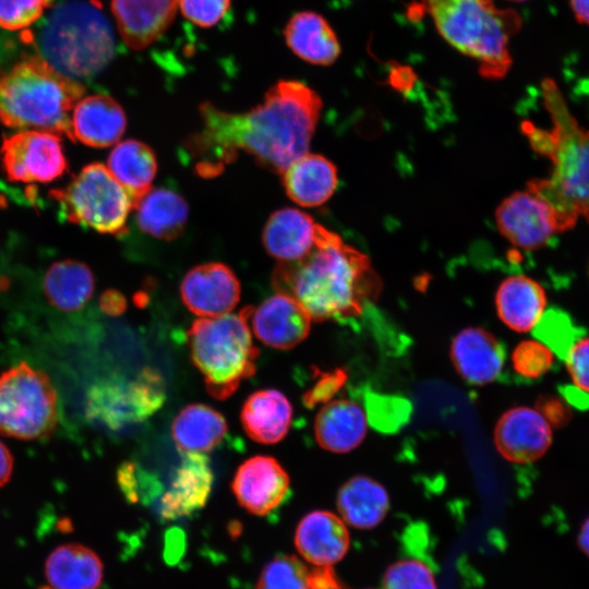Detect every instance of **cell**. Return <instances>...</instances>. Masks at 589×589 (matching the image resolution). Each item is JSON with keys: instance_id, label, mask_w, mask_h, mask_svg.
Returning <instances> with one entry per match:
<instances>
[{"instance_id": "cell-24", "label": "cell", "mask_w": 589, "mask_h": 589, "mask_svg": "<svg viewBox=\"0 0 589 589\" xmlns=\"http://www.w3.org/2000/svg\"><path fill=\"white\" fill-rule=\"evenodd\" d=\"M366 429L365 412L349 399L329 400L314 421L316 442L322 448L336 454L348 453L359 446Z\"/></svg>"}, {"instance_id": "cell-1", "label": "cell", "mask_w": 589, "mask_h": 589, "mask_svg": "<svg viewBox=\"0 0 589 589\" xmlns=\"http://www.w3.org/2000/svg\"><path fill=\"white\" fill-rule=\"evenodd\" d=\"M322 107L318 94L304 83L280 80L261 104L245 112L202 104L201 130L184 145L197 173L204 177L220 173L240 151L281 175L308 154Z\"/></svg>"}, {"instance_id": "cell-50", "label": "cell", "mask_w": 589, "mask_h": 589, "mask_svg": "<svg viewBox=\"0 0 589 589\" xmlns=\"http://www.w3.org/2000/svg\"><path fill=\"white\" fill-rule=\"evenodd\" d=\"M369 589H371V588H369Z\"/></svg>"}, {"instance_id": "cell-8", "label": "cell", "mask_w": 589, "mask_h": 589, "mask_svg": "<svg viewBox=\"0 0 589 589\" xmlns=\"http://www.w3.org/2000/svg\"><path fill=\"white\" fill-rule=\"evenodd\" d=\"M59 421L49 376L22 361L0 375V433L17 440L49 437Z\"/></svg>"}, {"instance_id": "cell-36", "label": "cell", "mask_w": 589, "mask_h": 589, "mask_svg": "<svg viewBox=\"0 0 589 589\" xmlns=\"http://www.w3.org/2000/svg\"><path fill=\"white\" fill-rule=\"evenodd\" d=\"M383 589H437L434 573L420 558H401L384 573Z\"/></svg>"}, {"instance_id": "cell-5", "label": "cell", "mask_w": 589, "mask_h": 589, "mask_svg": "<svg viewBox=\"0 0 589 589\" xmlns=\"http://www.w3.org/2000/svg\"><path fill=\"white\" fill-rule=\"evenodd\" d=\"M39 48L41 58L74 80L94 75L109 63L115 38L97 3L75 0L51 11L39 34Z\"/></svg>"}, {"instance_id": "cell-49", "label": "cell", "mask_w": 589, "mask_h": 589, "mask_svg": "<svg viewBox=\"0 0 589 589\" xmlns=\"http://www.w3.org/2000/svg\"><path fill=\"white\" fill-rule=\"evenodd\" d=\"M509 1H514V2H524V1H527V0H509Z\"/></svg>"}, {"instance_id": "cell-45", "label": "cell", "mask_w": 589, "mask_h": 589, "mask_svg": "<svg viewBox=\"0 0 589 589\" xmlns=\"http://www.w3.org/2000/svg\"><path fill=\"white\" fill-rule=\"evenodd\" d=\"M127 306L124 297L115 290L106 291L100 298V308L110 315L121 314Z\"/></svg>"}, {"instance_id": "cell-26", "label": "cell", "mask_w": 589, "mask_h": 589, "mask_svg": "<svg viewBox=\"0 0 589 589\" xmlns=\"http://www.w3.org/2000/svg\"><path fill=\"white\" fill-rule=\"evenodd\" d=\"M281 176L287 195L304 207L320 206L327 202L338 184L336 166L317 154L303 155Z\"/></svg>"}, {"instance_id": "cell-42", "label": "cell", "mask_w": 589, "mask_h": 589, "mask_svg": "<svg viewBox=\"0 0 589 589\" xmlns=\"http://www.w3.org/2000/svg\"><path fill=\"white\" fill-rule=\"evenodd\" d=\"M346 374L341 370L323 373L314 385L303 395V402L308 407H313L321 402H328L339 390Z\"/></svg>"}, {"instance_id": "cell-25", "label": "cell", "mask_w": 589, "mask_h": 589, "mask_svg": "<svg viewBox=\"0 0 589 589\" xmlns=\"http://www.w3.org/2000/svg\"><path fill=\"white\" fill-rule=\"evenodd\" d=\"M240 420L247 435L261 444L280 442L292 421V406L279 390L261 389L244 401Z\"/></svg>"}, {"instance_id": "cell-32", "label": "cell", "mask_w": 589, "mask_h": 589, "mask_svg": "<svg viewBox=\"0 0 589 589\" xmlns=\"http://www.w3.org/2000/svg\"><path fill=\"white\" fill-rule=\"evenodd\" d=\"M106 167L128 191L134 207V204L152 189L157 172V160L154 151L145 143L125 140L111 149Z\"/></svg>"}, {"instance_id": "cell-13", "label": "cell", "mask_w": 589, "mask_h": 589, "mask_svg": "<svg viewBox=\"0 0 589 589\" xmlns=\"http://www.w3.org/2000/svg\"><path fill=\"white\" fill-rule=\"evenodd\" d=\"M290 479L278 460L254 456L242 462L231 481L238 503L249 513L266 516L287 498Z\"/></svg>"}, {"instance_id": "cell-30", "label": "cell", "mask_w": 589, "mask_h": 589, "mask_svg": "<svg viewBox=\"0 0 589 589\" xmlns=\"http://www.w3.org/2000/svg\"><path fill=\"white\" fill-rule=\"evenodd\" d=\"M339 517L357 529H372L383 521L389 509L385 488L366 476L345 482L337 494Z\"/></svg>"}, {"instance_id": "cell-33", "label": "cell", "mask_w": 589, "mask_h": 589, "mask_svg": "<svg viewBox=\"0 0 589 589\" xmlns=\"http://www.w3.org/2000/svg\"><path fill=\"white\" fill-rule=\"evenodd\" d=\"M43 289L52 306L63 312H75L92 298L95 279L86 264L74 260H62L52 263L47 269Z\"/></svg>"}, {"instance_id": "cell-39", "label": "cell", "mask_w": 589, "mask_h": 589, "mask_svg": "<svg viewBox=\"0 0 589 589\" xmlns=\"http://www.w3.org/2000/svg\"><path fill=\"white\" fill-rule=\"evenodd\" d=\"M51 0H0V26L16 31L37 21Z\"/></svg>"}, {"instance_id": "cell-29", "label": "cell", "mask_w": 589, "mask_h": 589, "mask_svg": "<svg viewBox=\"0 0 589 589\" xmlns=\"http://www.w3.org/2000/svg\"><path fill=\"white\" fill-rule=\"evenodd\" d=\"M134 208L139 228L160 240L178 238L189 218L187 201L167 188L151 189L134 204Z\"/></svg>"}, {"instance_id": "cell-12", "label": "cell", "mask_w": 589, "mask_h": 589, "mask_svg": "<svg viewBox=\"0 0 589 589\" xmlns=\"http://www.w3.org/2000/svg\"><path fill=\"white\" fill-rule=\"evenodd\" d=\"M495 216L502 236L524 250L541 249L553 235L561 232L553 209L529 189L507 196L497 207Z\"/></svg>"}, {"instance_id": "cell-11", "label": "cell", "mask_w": 589, "mask_h": 589, "mask_svg": "<svg viewBox=\"0 0 589 589\" xmlns=\"http://www.w3.org/2000/svg\"><path fill=\"white\" fill-rule=\"evenodd\" d=\"M1 165L9 180L48 183L67 169L60 135L44 130H23L5 137Z\"/></svg>"}, {"instance_id": "cell-41", "label": "cell", "mask_w": 589, "mask_h": 589, "mask_svg": "<svg viewBox=\"0 0 589 589\" xmlns=\"http://www.w3.org/2000/svg\"><path fill=\"white\" fill-rule=\"evenodd\" d=\"M564 360L574 386L589 394V337H579Z\"/></svg>"}, {"instance_id": "cell-43", "label": "cell", "mask_w": 589, "mask_h": 589, "mask_svg": "<svg viewBox=\"0 0 589 589\" xmlns=\"http://www.w3.org/2000/svg\"><path fill=\"white\" fill-rule=\"evenodd\" d=\"M551 426L564 425L569 419L567 404L554 396H542L536 408Z\"/></svg>"}, {"instance_id": "cell-21", "label": "cell", "mask_w": 589, "mask_h": 589, "mask_svg": "<svg viewBox=\"0 0 589 589\" xmlns=\"http://www.w3.org/2000/svg\"><path fill=\"white\" fill-rule=\"evenodd\" d=\"M450 358L459 375L470 384L484 385L501 374L505 351L488 330L468 327L459 332L450 346Z\"/></svg>"}, {"instance_id": "cell-27", "label": "cell", "mask_w": 589, "mask_h": 589, "mask_svg": "<svg viewBox=\"0 0 589 589\" xmlns=\"http://www.w3.org/2000/svg\"><path fill=\"white\" fill-rule=\"evenodd\" d=\"M289 49L300 59L316 65H330L340 55V45L329 23L318 13L301 11L284 29Z\"/></svg>"}, {"instance_id": "cell-44", "label": "cell", "mask_w": 589, "mask_h": 589, "mask_svg": "<svg viewBox=\"0 0 589 589\" xmlns=\"http://www.w3.org/2000/svg\"><path fill=\"white\" fill-rule=\"evenodd\" d=\"M310 589H349L332 566H315L309 569Z\"/></svg>"}, {"instance_id": "cell-16", "label": "cell", "mask_w": 589, "mask_h": 589, "mask_svg": "<svg viewBox=\"0 0 589 589\" xmlns=\"http://www.w3.org/2000/svg\"><path fill=\"white\" fill-rule=\"evenodd\" d=\"M214 482L209 459L201 453L183 454L158 503V515L169 521L190 516L208 501Z\"/></svg>"}, {"instance_id": "cell-3", "label": "cell", "mask_w": 589, "mask_h": 589, "mask_svg": "<svg viewBox=\"0 0 589 589\" xmlns=\"http://www.w3.org/2000/svg\"><path fill=\"white\" fill-rule=\"evenodd\" d=\"M84 87L44 58L27 56L0 71V120L14 129L53 132L73 140L71 117Z\"/></svg>"}, {"instance_id": "cell-7", "label": "cell", "mask_w": 589, "mask_h": 589, "mask_svg": "<svg viewBox=\"0 0 589 589\" xmlns=\"http://www.w3.org/2000/svg\"><path fill=\"white\" fill-rule=\"evenodd\" d=\"M544 96L553 128L525 122L522 130L532 148L551 160L553 182L589 223V130L578 125L552 82L544 85Z\"/></svg>"}, {"instance_id": "cell-15", "label": "cell", "mask_w": 589, "mask_h": 589, "mask_svg": "<svg viewBox=\"0 0 589 589\" xmlns=\"http://www.w3.org/2000/svg\"><path fill=\"white\" fill-rule=\"evenodd\" d=\"M494 442L506 460L517 464L532 462L550 448L552 426L537 409L515 407L498 419Z\"/></svg>"}, {"instance_id": "cell-23", "label": "cell", "mask_w": 589, "mask_h": 589, "mask_svg": "<svg viewBox=\"0 0 589 589\" xmlns=\"http://www.w3.org/2000/svg\"><path fill=\"white\" fill-rule=\"evenodd\" d=\"M104 579V564L89 548L65 543L53 549L45 562L48 589H98Z\"/></svg>"}, {"instance_id": "cell-2", "label": "cell", "mask_w": 589, "mask_h": 589, "mask_svg": "<svg viewBox=\"0 0 589 589\" xmlns=\"http://www.w3.org/2000/svg\"><path fill=\"white\" fill-rule=\"evenodd\" d=\"M272 284L277 292L293 297L315 322L358 315L380 290L369 257L325 227L308 255L278 263Z\"/></svg>"}, {"instance_id": "cell-4", "label": "cell", "mask_w": 589, "mask_h": 589, "mask_svg": "<svg viewBox=\"0 0 589 589\" xmlns=\"http://www.w3.org/2000/svg\"><path fill=\"white\" fill-rule=\"evenodd\" d=\"M441 36L479 64L485 79H502L512 65L508 41L521 26L513 10L493 0H425Z\"/></svg>"}, {"instance_id": "cell-14", "label": "cell", "mask_w": 589, "mask_h": 589, "mask_svg": "<svg viewBox=\"0 0 589 589\" xmlns=\"http://www.w3.org/2000/svg\"><path fill=\"white\" fill-rule=\"evenodd\" d=\"M180 294L192 313L201 317H216L236 308L241 286L230 267L213 262L190 269L181 281Z\"/></svg>"}, {"instance_id": "cell-38", "label": "cell", "mask_w": 589, "mask_h": 589, "mask_svg": "<svg viewBox=\"0 0 589 589\" xmlns=\"http://www.w3.org/2000/svg\"><path fill=\"white\" fill-rule=\"evenodd\" d=\"M118 483L131 503H149L160 493L158 481L134 462H123L118 470Z\"/></svg>"}, {"instance_id": "cell-47", "label": "cell", "mask_w": 589, "mask_h": 589, "mask_svg": "<svg viewBox=\"0 0 589 589\" xmlns=\"http://www.w3.org/2000/svg\"><path fill=\"white\" fill-rule=\"evenodd\" d=\"M569 3L576 19L589 25V0H569Z\"/></svg>"}, {"instance_id": "cell-10", "label": "cell", "mask_w": 589, "mask_h": 589, "mask_svg": "<svg viewBox=\"0 0 589 589\" xmlns=\"http://www.w3.org/2000/svg\"><path fill=\"white\" fill-rule=\"evenodd\" d=\"M165 399L164 377L146 366L132 381L112 378L95 385L88 396V412L108 428L120 429L148 419Z\"/></svg>"}, {"instance_id": "cell-40", "label": "cell", "mask_w": 589, "mask_h": 589, "mask_svg": "<svg viewBox=\"0 0 589 589\" xmlns=\"http://www.w3.org/2000/svg\"><path fill=\"white\" fill-rule=\"evenodd\" d=\"M231 0H179L181 13L200 27L217 25L230 9Z\"/></svg>"}, {"instance_id": "cell-22", "label": "cell", "mask_w": 589, "mask_h": 589, "mask_svg": "<svg viewBox=\"0 0 589 589\" xmlns=\"http://www.w3.org/2000/svg\"><path fill=\"white\" fill-rule=\"evenodd\" d=\"M125 127L127 117L122 107L104 94L81 98L71 113L73 140L91 147L103 148L116 144Z\"/></svg>"}, {"instance_id": "cell-18", "label": "cell", "mask_w": 589, "mask_h": 589, "mask_svg": "<svg viewBox=\"0 0 589 589\" xmlns=\"http://www.w3.org/2000/svg\"><path fill=\"white\" fill-rule=\"evenodd\" d=\"M294 545L314 566H333L341 561L350 545L346 522L328 510H313L298 524Z\"/></svg>"}, {"instance_id": "cell-46", "label": "cell", "mask_w": 589, "mask_h": 589, "mask_svg": "<svg viewBox=\"0 0 589 589\" xmlns=\"http://www.w3.org/2000/svg\"><path fill=\"white\" fill-rule=\"evenodd\" d=\"M13 456L9 448L0 441V488L10 479L13 471Z\"/></svg>"}, {"instance_id": "cell-9", "label": "cell", "mask_w": 589, "mask_h": 589, "mask_svg": "<svg viewBox=\"0 0 589 589\" xmlns=\"http://www.w3.org/2000/svg\"><path fill=\"white\" fill-rule=\"evenodd\" d=\"M61 216L100 233L121 235L133 201L128 191L100 163L86 165L61 189L50 192Z\"/></svg>"}, {"instance_id": "cell-35", "label": "cell", "mask_w": 589, "mask_h": 589, "mask_svg": "<svg viewBox=\"0 0 589 589\" xmlns=\"http://www.w3.org/2000/svg\"><path fill=\"white\" fill-rule=\"evenodd\" d=\"M533 330L536 337L561 359L565 358L570 347L580 337L570 317L556 309L545 311Z\"/></svg>"}, {"instance_id": "cell-31", "label": "cell", "mask_w": 589, "mask_h": 589, "mask_svg": "<svg viewBox=\"0 0 589 589\" xmlns=\"http://www.w3.org/2000/svg\"><path fill=\"white\" fill-rule=\"evenodd\" d=\"M227 430L225 418L203 404L185 406L171 426L172 438L182 454L212 450L224 440Z\"/></svg>"}, {"instance_id": "cell-48", "label": "cell", "mask_w": 589, "mask_h": 589, "mask_svg": "<svg viewBox=\"0 0 589 589\" xmlns=\"http://www.w3.org/2000/svg\"><path fill=\"white\" fill-rule=\"evenodd\" d=\"M577 545L589 557V516L582 522L577 534Z\"/></svg>"}, {"instance_id": "cell-19", "label": "cell", "mask_w": 589, "mask_h": 589, "mask_svg": "<svg viewBox=\"0 0 589 589\" xmlns=\"http://www.w3.org/2000/svg\"><path fill=\"white\" fill-rule=\"evenodd\" d=\"M323 226L306 213L285 207L267 219L262 241L266 252L278 263L296 262L308 255L316 245Z\"/></svg>"}, {"instance_id": "cell-17", "label": "cell", "mask_w": 589, "mask_h": 589, "mask_svg": "<svg viewBox=\"0 0 589 589\" xmlns=\"http://www.w3.org/2000/svg\"><path fill=\"white\" fill-rule=\"evenodd\" d=\"M255 337L268 347L287 350L302 342L310 333L311 317L291 296L277 292L251 309Z\"/></svg>"}, {"instance_id": "cell-28", "label": "cell", "mask_w": 589, "mask_h": 589, "mask_svg": "<svg viewBox=\"0 0 589 589\" xmlns=\"http://www.w3.org/2000/svg\"><path fill=\"white\" fill-rule=\"evenodd\" d=\"M495 305L501 321L512 330H532L545 312L543 287L527 276H512L498 287Z\"/></svg>"}, {"instance_id": "cell-6", "label": "cell", "mask_w": 589, "mask_h": 589, "mask_svg": "<svg viewBox=\"0 0 589 589\" xmlns=\"http://www.w3.org/2000/svg\"><path fill=\"white\" fill-rule=\"evenodd\" d=\"M251 309L199 318L188 330L192 362L202 373L208 394L216 399H227L255 373L259 349L248 323Z\"/></svg>"}, {"instance_id": "cell-37", "label": "cell", "mask_w": 589, "mask_h": 589, "mask_svg": "<svg viewBox=\"0 0 589 589\" xmlns=\"http://www.w3.org/2000/svg\"><path fill=\"white\" fill-rule=\"evenodd\" d=\"M515 372L527 378H538L550 371L554 363V352L542 341L524 340L512 353Z\"/></svg>"}, {"instance_id": "cell-34", "label": "cell", "mask_w": 589, "mask_h": 589, "mask_svg": "<svg viewBox=\"0 0 589 589\" xmlns=\"http://www.w3.org/2000/svg\"><path fill=\"white\" fill-rule=\"evenodd\" d=\"M256 589H310L309 568L297 556L280 554L264 566Z\"/></svg>"}, {"instance_id": "cell-20", "label": "cell", "mask_w": 589, "mask_h": 589, "mask_svg": "<svg viewBox=\"0 0 589 589\" xmlns=\"http://www.w3.org/2000/svg\"><path fill=\"white\" fill-rule=\"evenodd\" d=\"M179 0H112L111 10L124 43L142 50L161 36L175 20Z\"/></svg>"}]
</instances>
